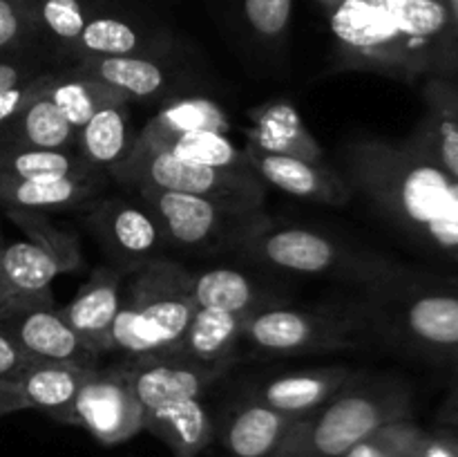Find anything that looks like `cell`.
Wrapping results in <instances>:
<instances>
[{"mask_svg":"<svg viewBox=\"0 0 458 457\" xmlns=\"http://www.w3.org/2000/svg\"><path fill=\"white\" fill-rule=\"evenodd\" d=\"M293 0H244V18L259 39H282L289 30Z\"/></svg>","mask_w":458,"mask_h":457,"instance_id":"cell-36","label":"cell"},{"mask_svg":"<svg viewBox=\"0 0 458 457\" xmlns=\"http://www.w3.org/2000/svg\"><path fill=\"white\" fill-rule=\"evenodd\" d=\"M233 125L217 101L208 97H186L161 108L134 137V146L130 152H148L168 139L179 134L213 130V133H228Z\"/></svg>","mask_w":458,"mask_h":457,"instance_id":"cell-22","label":"cell"},{"mask_svg":"<svg viewBox=\"0 0 458 457\" xmlns=\"http://www.w3.org/2000/svg\"><path fill=\"white\" fill-rule=\"evenodd\" d=\"M438 421L443 426H458V354L452 361V379L447 385V394L438 408Z\"/></svg>","mask_w":458,"mask_h":457,"instance_id":"cell-41","label":"cell"},{"mask_svg":"<svg viewBox=\"0 0 458 457\" xmlns=\"http://www.w3.org/2000/svg\"><path fill=\"white\" fill-rule=\"evenodd\" d=\"M410 412L405 385L352 375L325 406L295 421L273 457H343L383 426L410 419Z\"/></svg>","mask_w":458,"mask_h":457,"instance_id":"cell-5","label":"cell"},{"mask_svg":"<svg viewBox=\"0 0 458 457\" xmlns=\"http://www.w3.org/2000/svg\"><path fill=\"white\" fill-rule=\"evenodd\" d=\"M40 39L27 0H0V56L21 54Z\"/></svg>","mask_w":458,"mask_h":457,"instance_id":"cell-35","label":"cell"},{"mask_svg":"<svg viewBox=\"0 0 458 457\" xmlns=\"http://www.w3.org/2000/svg\"><path fill=\"white\" fill-rule=\"evenodd\" d=\"M414 457H458V435L428 433L416 444Z\"/></svg>","mask_w":458,"mask_h":457,"instance_id":"cell-39","label":"cell"},{"mask_svg":"<svg viewBox=\"0 0 458 457\" xmlns=\"http://www.w3.org/2000/svg\"><path fill=\"white\" fill-rule=\"evenodd\" d=\"M146 209L159 220L168 245L182 249H222L240 246L250 231L267 222V213L255 206L231 204L213 197L188 195V193L137 188Z\"/></svg>","mask_w":458,"mask_h":457,"instance_id":"cell-7","label":"cell"},{"mask_svg":"<svg viewBox=\"0 0 458 457\" xmlns=\"http://www.w3.org/2000/svg\"><path fill=\"white\" fill-rule=\"evenodd\" d=\"M246 160L249 166L259 175L264 184L280 188L289 195L302 197V200L322 202V204L343 206L352 197V186L347 179L340 177L334 168L316 161L298 160V157L271 155V152L255 151L246 146Z\"/></svg>","mask_w":458,"mask_h":457,"instance_id":"cell-14","label":"cell"},{"mask_svg":"<svg viewBox=\"0 0 458 457\" xmlns=\"http://www.w3.org/2000/svg\"><path fill=\"white\" fill-rule=\"evenodd\" d=\"M0 330L36 361H70L94 366L97 354L79 339L61 307L52 300L27 303L0 318Z\"/></svg>","mask_w":458,"mask_h":457,"instance_id":"cell-13","label":"cell"},{"mask_svg":"<svg viewBox=\"0 0 458 457\" xmlns=\"http://www.w3.org/2000/svg\"><path fill=\"white\" fill-rule=\"evenodd\" d=\"M45 97L58 108L63 116L72 124V128L79 133L101 108L116 101H130L123 92L114 90L112 85L94 79V76L81 74L76 70L61 72V74L49 76Z\"/></svg>","mask_w":458,"mask_h":457,"instance_id":"cell-29","label":"cell"},{"mask_svg":"<svg viewBox=\"0 0 458 457\" xmlns=\"http://www.w3.org/2000/svg\"><path fill=\"white\" fill-rule=\"evenodd\" d=\"M192 296L197 307L224 309V312L250 316L268 305L255 282L235 269H208L192 278Z\"/></svg>","mask_w":458,"mask_h":457,"instance_id":"cell-30","label":"cell"},{"mask_svg":"<svg viewBox=\"0 0 458 457\" xmlns=\"http://www.w3.org/2000/svg\"><path fill=\"white\" fill-rule=\"evenodd\" d=\"M3 246H4V242H3V240H0V251H3Z\"/></svg>","mask_w":458,"mask_h":457,"instance_id":"cell-46","label":"cell"},{"mask_svg":"<svg viewBox=\"0 0 458 457\" xmlns=\"http://www.w3.org/2000/svg\"><path fill=\"white\" fill-rule=\"evenodd\" d=\"M72 70L112 85L114 90L123 92L130 101L157 97L168 85L164 63L157 61L150 54L79 58V61H74Z\"/></svg>","mask_w":458,"mask_h":457,"instance_id":"cell-27","label":"cell"},{"mask_svg":"<svg viewBox=\"0 0 458 457\" xmlns=\"http://www.w3.org/2000/svg\"><path fill=\"white\" fill-rule=\"evenodd\" d=\"M31 76H36V72L31 63L22 58V52L0 56V92L31 79Z\"/></svg>","mask_w":458,"mask_h":457,"instance_id":"cell-40","label":"cell"},{"mask_svg":"<svg viewBox=\"0 0 458 457\" xmlns=\"http://www.w3.org/2000/svg\"><path fill=\"white\" fill-rule=\"evenodd\" d=\"M298 419L246 399L228 419L224 446L233 457H273Z\"/></svg>","mask_w":458,"mask_h":457,"instance_id":"cell-25","label":"cell"},{"mask_svg":"<svg viewBox=\"0 0 458 457\" xmlns=\"http://www.w3.org/2000/svg\"><path fill=\"white\" fill-rule=\"evenodd\" d=\"M344 70L389 79H450L447 0H318Z\"/></svg>","mask_w":458,"mask_h":457,"instance_id":"cell-2","label":"cell"},{"mask_svg":"<svg viewBox=\"0 0 458 457\" xmlns=\"http://www.w3.org/2000/svg\"><path fill=\"white\" fill-rule=\"evenodd\" d=\"M423 435L425 430L411 419L392 421L349 448L343 457H394L398 453L414 451Z\"/></svg>","mask_w":458,"mask_h":457,"instance_id":"cell-34","label":"cell"},{"mask_svg":"<svg viewBox=\"0 0 458 457\" xmlns=\"http://www.w3.org/2000/svg\"><path fill=\"white\" fill-rule=\"evenodd\" d=\"M49 76H52V72H38V74L31 76V79L13 85V88L3 90V92H0V124L12 119L16 112H21L22 108L30 106L31 101L43 97L45 90H47Z\"/></svg>","mask_w":458,"mask_h":457,"instance_id":"cell-37","label":"cell"},{"mask_svg":"<svg viewBox=\"0 0 458 457\" xmlns=\"http://www.w3.org/2000/svg\"><path fill=\"white\" fill-rule=\"evenodd\" d=\"M97 366L70 361H36L18 379L27 410H40L58 424L72 426L74 401Z\"/></svg>","mask_w":458,"mask_h":457,"instance_id":"cell-19","label":"cell"},{"mask_svg":"<svg viewBox=\"0 0 458 457\" xmlns=\"http://www.w3.org/2000/svg\"><path fill=\"white\" fill-rule=\"evenodd\" d=\"M125 272L128 269L98 267L72 298V303L61 307L72 330L97 357L110 352V334L121 307V285Z\"/></svg>","mask_w":458,"mask_h":457,"instance_id":"cell-15","label":"cell"},{"mask_svg":"<svg viewBox=\"0 0 458 457\" xmlns=\"http://www.w3.org/2000/svg\"><path fill=\"white\" fill-rule=\"evenodd\" d=\"M27 303H40V300L22 298V296H18L16 291H13L12 287L0 278V318H3L4 314L12 312V309L21 307V305H27Z\"/></svg>","mask_w":458,"mask_h":457,"instance_id":"cell-44","label":"cell"},{"mask_svg":"<svg viewBox=\"0 0 458 457\" xmlns=\"http://www.w3.org/2000/svg\"><path fill=\"white\" fill-rule=\"evenodd\" d=\"M148 152H168L177 160L215 166V168H250L246 152L231 142L228 133H213V130L179 134Z\"/></svg>","mask_w":458,"mask_h":457,"instance_id":"cell-33","label":"cell"},{"mask_svg":"<svg viewBox=\"0 0 458 457\" xmlns=\"http://www.w3.org/2000/svg\"><path fill=\"white\" fill-rule=\"evenodd\" d=\"M420 94L425 110L410 142L458 179V79L429 76Z\"/></svg>","mask_w":458,"mask_h":457,"instance_id":"cell-16","label":"cell"},{"mask_svg":"<svg viewBox=\"0 0 458 457\" xmlns=\"http://www.w3.org/2000/svg\"><path fill=\"white\" fill-rule=\"evenodd\" d=\"M25 231L27 240L4 245L0 251V278L22 298L54 300V278L81 267L79 237L54 227L36 211H7Z\"/></svg>","mask_w":458,"mask_h":457,"instance_id":"cell-10","label":"cell"},{"mask_svg":"<svg viewBox=\"0 0 458 457\" xmlns=\"http://www.w3.org/2000/svg\"><path fill=\"white\" fill-rule=\"evenodd\" d=\"M450 16V79H458V0H447Z\"/></svg>","mask_w":458,"mask_h":457,"instance_id":"cell-43","label":"cell"},{"mask_svg":"<svg viewBox=\"0 0 458 457\" xmlns=\"http://www.w3.org/2000/svg\"><path fill=\"white\" fill-rule=\"evenodd\" d=\"M352 191L420 249L458 263V179L410 137L353 139L343 148Z\"/></svg>","mask_w":458,"mask_h":457,"instance_id":"cell-1","label":"cell"},{"mask_svg":"<svg viewBox=\"0 0 458 457\" xmlns=\"http://www.w3.org/2000/svg\"><path fill=\"white\" fill-rule=\"evenodd\" d=\"M192 278L195 273L165 258L130 269L121 285V307L112 325L110 352L125 358L173 352L197 312Z\"/></svg>","mask_w":458,"mask_h":457,"instance_id":"cell-4","label":"cell"},{"mask_svg":"<svg viewBox=\"0 0 458 457\" xmlns=\"http://www.w3.org/2000/svg\"><path fill=\"white\" fill-rule=\"evenodd\" d=\"M72 426L88 430L103 446H116L143 430V408L119 370H94L79 390Z\"/></svg>","mask_w":458,"mask_h":457,"instance_id":"cell-12","label":"cell"},{"mask_svg":"<svg viewBox=\"0 0 458 457\" xmlns=\"http://www.w3.org/2000/svg\"><path fill=\"white\" fill-rule=\"evenodd\" d=\"M63 54L79 61L89 56H134V54H157V40L146 27L132 18L106 7L89 18L79 39Z\"/></svg>","mask_w":458,"mask_h":457,"instance_id":"cell-21","label":"cell"},{"mask_svg":"<svg viewBox=\"0 0 458 457\" xmlns=\"http://www.w3.org/2000/svg\"><path fill=\"white\" fill-rule=\"evenodd\" d=\"M38 36L65 52L94 13L106 7L103 0H27Z\"/></svg>","mask_w":458,"mask_h":457,"instance_id":"cell-32","label":"cell"},{"mask_svg":"<svg viewBox=\"0 0 458 457\" xmlns=\"http://www.w3.org/2000/svg\"><path fill=\"white\" fill-rule=\"evenodd\" d=\"M356 312L367 332L410 357L452 363L458 354L456 280L387 260L378 273L362 280Z\"/></svg>","mask_w":458,"mask_h":457,"instance_id":"cell-3","label":"cell"},{"mask_svg":"<svg viewBox=\"0 0 458 457\" xmlns=\"http://www.w3.org/2000/svg\"><path fill=\"white\" fill-rule=\"evenodd\" d=\"M36 358L27 357L3 330H0V379L18 381L30 366H34Z\"/></svg>","mask_w":458,"mask_h":457,"instance_id":"cell-38","label":"cell"},{"mask_svg":"<svg viewBox=\"0 0 458 457\" xmlns=\"http://www.w3.org/2000/svg\"><path fill=\"white\" fill-rule=\"evenodd\" d=\"M394 457H414V451H407V453H398V455Z\"/></svg>","mask_w":458,"mask_h":457,"instance_id":"cell-45","label":"cell"},{"mask_svg":"<svg viewBox=\"0 0 458 457\" xmlns=\"http://www.w3.org/2000/svg\"><path fill=\"white\" fill-rule=\"evenodd\" d=\"M76 130L47 97H40L0 124V148L76 151Z\"/></svg>","mask_w":458,"mask_h":457,"instance_id":"cell-26","label":"cell"},{"mask_svg":"<svg viewBox=\"0 0 458 457\" xmlns=\"http://www.w3.org/2000/svg\"><path fill=\"white\" fill-rule=\"evenodd\" d=\"M97 195V177H0L4 211H65L88 204Z\"/></svg>","mask_w":458,"mask_h":457,"instance_id":"cell-23","label":"cell"},{"mask_svg":"<svg viewBox=\"0 0 458 457\" xmlns=\"http://www.w3.org/2000/svg\"><path fill=\"white\" fill-rule=\"evenodd\" d=\"M110 173L132 188L188 193L255 209L262 206L267 195L264 182L253 168H215L177 160L168 152H130Z\"/></svg>","mask_w":458,"mask_h":457,"instance_id":"cell-8","label":"cell"},{"mask_svg":"<svg viewBox=\"0 0 458 457\" xmlns=\"http://www.w3.org/2000/svg\"><path fill=\"white\" fill-rule=\"evenodd\" d=\"M143 430L155 435L174 457H197L213 437V419L201 399H182L143 410Z\"/></svg>","mask_w":458,"mask_h":457,"instance_id":"cell-24","label":"cell"},{"mask_svg":"<svg viewBox=\"0 0 458 457\" xmlns=\"http://www.w3.org/2000/svg\"><path fill=\"white\" fill-rule=\"evenodd\" d=\"M249 116L253 121V125L246 130L250 148L271 155L298 157V160L325 164V151L309 133L302 115L291 101L277 99V101L262 103L249 110Z\"/></svg>","mask_w":458,"mask_h":457,"instance_id":"cell-18","label":"cell"},{"mask_svg":"<svg viewBox=\"0 0 458 457\" xmlns=\"http://www.w3.org/2000/svg\"><path fill=\"white\" fill-rule=\"evenodd\" d=\"M85 227L114 264H121L128 272L159 258L161 249L168 245L159 220L146 206L119 197L89 204Z\"/></svg>","mask_w":458,"mask_h":457,"instance_id":"cell-11","label":"cell"},{"mask_svg":"<svg viewBox=\"0 0 458 457\" xmlns=\"http://www.w3.org/2000/svg\"><path fill=\"white\" fill-rule=\"evenodd\" d=\"M97 177L76 151H43V148H0V177Z\"/></svg>","mask_w":458,"mask_h":457,"instance_id":"cell-31","label":"cell"},{"mask_svg":"<svg viewBox=\"0 0 458 457\" xmlns=\"http://www.w3.org/2000/svg\"><path fill=\"white\" fill-rule=\"evenodd\" d=\"M237 249L250 260L267 267L304 276H327V273H352L358 280H367L387 264L378 255H362L331 240L329 236L304 227H276L271 220L250 231Z\"/></svg>","mask_w":458,"mask_h":457,"instance_id":"cell-9","label":"cell"},{"mask_svg":"<svg viewBox=\"0 0 458 457\" xmlns=\"http://www.w3.org/2000/svg\"><path fill=\"white\" fill-rule=\"evenodd\" d=\"M352 367L329 366L316 370H300L293 375H282L259 384L249 392L250 401L273 408L291 417L311 415L320 406H325L349 379Z\"/></svg>","mask_w":458,"mask_h":457,"instance_id":"cell-17","label":"cell"},{"mask_svg":"<svg viewBox=\"0 0 458 457\" xmlns=\"http://www.w3.org/2000/svg\"><path fill=\"white\" fill-rule=\"evenodd\" d=\"M360 314L264 305L246 318L240 343L259 357H307L352 349L365 339Z\"/></svg>","mask_w":458,"mask_h":457,"instance_id":"cell-6","label":"cell"},{"mask_svg":"<svg viewBox=\"0 0 458 457\" xmlns=\"http://www.w3.org/2000/svg\"><path fill=\"white\" fill-rule=\"evenodd\" d=\"M130 101L101 108L76 134V152L94 168H114L134 146Z\"/></svg>","mask_w":458,"mask_h":457,"instance_id":"cell-28","label":"cell"},{"mask_svg":"<svg viewBox=\"0 0 458 457\" xmlns=\"http://www.w3.org/2000/svg\"><path fill=\"white\" fill-rule=\"evenodd\" d=\"M21 410H27V403L18 381L0 379V417L13 415V412Z\"/></svg>","mask_w":458,"mask_h":457,"instance_id":"cell-42","label":"cell"},{"mask_svg":"<svg viewBox=\"0 0 458 457\" xmlns=\"http://www.w3.org/2000/svg\"><path fill=\"white\" fill-rule=\"evenodd\" d=\"M246 318L224 309L197 307L177 348L164 357L183 358L204 367H231Z\"/></svg>","mask_w":458,"mask_h":457,"instance_id":"cell-20","label":"cell"}]
</instances>
